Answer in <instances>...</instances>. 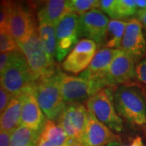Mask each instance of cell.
I'll list each match as a JSON object with an SVG mask.
<instances>
[{
    "label": "cell",
    "mask_w": 146,
    "mask_h": 146,
    "mask_svg": "<svg viewBox=\"0 0 146 146\" xmlns=\"http://www.w3.org/2000/svg\"><path fill=\"white\" fill-rule=\"evenodd\" d=\"M127 24V22L121 20H111L110 21L105 38L106 48L120 49Z\"/></svg>",
    "instance_id": "obj_20"
},
{
    "label": "cell",
    "mask_w": 146,
    "mask_h": 146,
    "mask_svg": "<svg viewBox=\"0 0 146 146\" xmlns=\"http://www.w3.org/2000/svg\"><path fill=\"white\" fill-rule=\"evenodd\" d=\"M65 146H84L82 144V142L80 141H68V144Z\"/></svg>",
    "instance_id": "obj_35"
},
{
    "label": "cell",
    "mask_w": 146,
    "mask_h": 146,
    "mask_svg": "<svg viewBox=\"0 0 146 146\" xmlns=\"http://www.w3.org/2000/svg\"><path fill=\"white\" fill-rule=\"evenodd\" d=\"M119 50V49H109L106 47L99 50L94 55L88 68L80 76L99 84L102 89L110 88L108 81V72Z\"/></svg>",
    "instance_id": "obj_11"
},
{
    "label": "cell",
    "mask_w": 146,
    "mask_h": 146,
    "mask_svg": "<svg viewBox=\"0 0 146 146\" xmlns=\"http://www.w3.org/2000/svg\"><path fill=\"white\" fill-rule=\"evenodd\" d=\"M11 1H2L0 3V29H7V21L10 15Z\"/></svg>",
    "instance_id": "obj_26"
},
{
    "label": "cell",
    "mask_w": 146,
    "mask_h": 146,
    "mask_svg": "<svg viewBox=\"0 0 146 146\" xmlns=\"http://www.w3.org/2000/svg\"><path fill=\"white\" fill-rule=\"evenodd\" d=\"M11 132L0 131V146H11Z\"/></svg>",
    "instance_id": "obj_32"
},
{
    "label": "cell",
    "mask_w": 146,
    "mask_h": 146,
    "mask_svg": "<svg viewBox=\"0 0 146 146\" xmlns=\"http://www.w3.org/2000/svg\"><path fill=\"white\" fill-rule=\"evenodd\" d=\"M17 43L11 36L7 29H0V53H8L18 51Z\"/></svg>",
    "instance_id": "obj_25"
},
{
    "label": "cell",
    "mask_w": 146,
    "mask_h": 146,
    "mask_svg": "<svg viewBox=\"0 0 146 146\" xmlns=\"http://www.w3.org/2000/svg\"><path fill=\"white\" fill-rule=\"evenodd\" d=\"M117 112L131 124H146V99L137 85H118L113 89Z\"/></svg>",
    "instance_id": "obj_2"
},
{
    "label": "cell",
    "mask_w": 146,
    "mask_h": 146,
    "mask_svg": "<svg viewBox=\"0 0 146 146\" xmlns=\"http://www.w3.org/2000/svg\"><path fill=\"white\" fill-rule=\"evenodd\" d=\"M60 85L63 99L66 105L87 102L90 97L102 89L99 84L92 80L84 78L81 76H74L63 73Z\"/></svg>",
    "instance_id": "obj_6"
},
{
    "label": "cell",
    "mask_w": 146,
    "mask_h": 146,
    "mask_svg": "<svg viewBox=\"0 0 146 146\" xmlns=\"http://www.w3.org/2000/svg\"><path fill=\"white\" fill-rule=\"evenodd\" d=\"M97 50V43L90 39H83L76 45L63 61V68L68 72L77 75L86 70Z\"/></svg>",
    "instance_id": "obj_12"
},
{
    "label": "cell",
    "mask_w": 146,
    "mask_h": 146,
    "mask_svg": "<svg viewBox=\"0 0 146 146\" xmlns=\"http://www.w3.org/2000/svg\"><path fill=\"white\" fill-rule=\"evenodd\" d=\"M22 97L23 106L21 111V125L42 132L46 121L34 94V89L23 94Z\"/></svg>",
    "instance_id": "obj_15"
},
{
    "label": "cell",
    "mask_w": 146,
    "mask_h": 146,
    "mask_svg": "<svg viewBox=\"0 0 146 146\" xmlns=\"http://www.w3.org/2000/svg\"><path fill=\"white\" fill-rule=\"evenodd\" d=\"M71 11L68 7V1L50 0L46 1L37 12V19L40 23H47L57 26L66 15Z\"/></svg>",
    "instance_id": "obj_17"
},
{
    "label": "cell",
    "mask_w": 146,
    "mask_h": 146,
    "mask_svg": "<svg viewBox=\"0 0 146 146\" xmlns=\"http://www.w3.org/2000/svg\"><path fill=\"white\" fill-rule=\"evenodd\" d=\"M117 3L118 0H102L100 1L99 9L102 12L104 11L108 16L114 18V20L117 19Z\"/></svg>",
    "instance_id": "obj_27"
},
{
    "label": "cell",
    "mask_w": 146,
    "mask_h": 146,
    "mask_svg": "<svg viewBox=\"0 0 146 146\" xmlns=\"http://www.w3.org/2000/svg\"><path fill=\"white\" fill-rule=\"evenodd\" d=\"M68 7L71 12L82 15L94 9H99L100 1L98 0H70Z\"/></svg>",
    "instance_id": "obj_23"
},
{
    "label": "cell",
    "mask_w": 146,
    "mask_h": 146,
    "mask_svg": "<svg viewBox=\"0 0 146 146\" xmlns=\"http://www.w3.org/2000/svg\"><path fill=\"white\" fill-rule=\"evenodd\" d=\"M137 11L138 7L136 4V0H118L116 20L133 16L137 13Z\"/></svg>",
    "instance_id": "obj_24"
},
{
    "label": "cell",
    "mask_w": 146,
    "mask_h": 146,
    "mask_svg": "<svg viewBox=\"0 0 146 146\" xmlns=\"http://www.w3.org/2000/svg\"><path fill=\"white\" fill-rule=\"evenodd\" d=\"M55 29L57 40L56 59L58 62H61L78 43L80 36V15L75 12L68 13L60 21Z\"/></svg>",
    "instance_id": "obj_8"
},
{
    "label": "cell",
    "mask_w": 146,
    "mask_h": 146,
    "mask_svg": "<svg viewBox=\"0 0 146 146\" xmlns=\"http://www.w3.org/2000/svg\"><path fill=\"white\" fill-rule=\"evenodd\" d=\"M36 146H53L49 141H46L45 139L42 138L41 136L39 137V141H38V143Z\"/></svg>",
    "instance_id": "obj_34"
},
{
    "label": "cell",
    "mask_w": 146,
    "mask_h": 146,
    "mask_svg": "<svg viewBox=\"0 0 146 146\" xmlns=\"http://www.w3.org/2000/svg\"><path fill=\"white\" fill-rule=\"evenodd\" d=\"M40 136L53 146H65L68 142V137L64 130L52 120L46 122Z\"/></svg>",
    "instance_id": "obj_22"
},
{
    "label": "cell",
    "mask_w": 146,
    "mask_h": 146,
    "mask_svg": "<svg viewBox=\"0 0 146 146\" xmlns=\"http://www.w3.org/2000/svg\"><path fill=\"white\" fill-rule=\"evenodd\" d=\"M0 131H1V129H0Z\"/></svg>",
    "instance_id": "obj_37"
},
{
    "label": "cell",
    "mask_w": 146,
    "mask_h": 146,
    "mask_svg": "<svg viewBox=\"0 0 146 146\" xmlns=\"http://www.w3.org/2000/svg\"><path fill=\"white\" fill-rule=\"evenodd\" d=\"M136 60L128 54L120 50L114 58L108 72L110 88L118 85H136Z\"/></svg>",
    "instance_id": "obj_10"
},
{
    "label": "cell",
    "mask_w": 146,
    "mask_h": 146,
    "mask_svg": "<svg viewBox=\"0 0 146 146\" xmlns=\"http://www.w3.org/2000/svg\"><path fill=\"white\" fill-rule=\"evenodd\" d=\"M115 141H120L119 136L89 114L81 141L84 145L105 146Z\"/></svg>",
    "instance_id": "obj_16"
},
{
    "label": "cell",
    "mask_w": 146,
    "mask_h": 146,
    "mask_svg": "<svg viewBox=\"0 0 146 146\" xmlns=\"http://www.w3.org/2000/svg\"><path fill=\"white\" fill-rule=\"evenodd\" d=\"M136 16L138 18V21L142 24V25H144L146 28V9L137 11Z\"/></svg>",
    "instance_id": "obj_33"
},
{
    "label": "cell",
    "mask_w": 146,
    "mask_h": 146,
    "mask_svg": "<svg viewBox=\"0 0 146 146\" xmlns=\"http://www.w3.org/2000/svg\"><path fill=\"white\" fill-rule=\"evenodd\" d=\"M136 76L138 82L146 86V57L141 59L136 65Z\"/></svg>",
    "instance_id": "obj_28"
},
{
    "label": "cell",
    "mask_w": 146,
    "mask_h": 146,
    "mask_svg": "<svg viewBox=\"0 0 146 146\" xmlns=\"http://www.w3.org/2000/svg\"><path fill=\"white\" fill-rule=\"evenodd\" d=\"M106 146H145V145L141 136H137L135 138H133L129 144L123 145L120 141H115V142L110 143L109 145H107Z\"/></svg>",
    "instance_id": "obj_30"
},
{
    "label": "cell",
    "mask_w": 146,
    "mask_h": 146,
    "mask_svg": "<svg viewBox=\"0 0 146 146\" xmlns=\"http://www.w3.org/2000/svg\"><path fill=\"white\" fill-rule=\"evenodd\" d=\"M23 97H13L5 110L0 115V129L12 132L21 126Z\"/></svg>",
    "instance_id": "obj_18"
},
{
    "label": "cell",
    "mask_w": 146,
    "mask_h": 146,
    "mask_svg": "<svg viewBox=\"0 0 146 146\" xmlns=\"http://www.w3.org/2000/svg\"><path fill=\"white\" fill-rule=\"evenodd\" d=\"M89 115L87 108L81 103L66 105L57 121L67 134L68 141H82Z\"/></svg>",
    "instance_id": "obj_7"
},
{
    "label": "cell",
    "mask_w": 146,
    "mask_h": 146,
    "mask_svg": "<svg viewBox=\"0 0 146 146\" xmlns=\"http://www.w3.org/2000/svg\"><path fill=\"white\" fill-rule=\"evenodd\" d=\"M109 19L100 9H94L80 15V35L102 45L105 42Z\"/></svg>",
    "instance_id": "obj_13"
},
{
    "label": "cell",
    "mask_w": 146,
    "mask_h": 146,
    "mask_svg": "<svg viewBox=\"0 0 146 146\" xmlns=\"http://www.w3.org/2000/svg\"><path fill=\"white\" fill-rule=\"evenodd\" d=\"M37 31L48 57L50 61L54 63V58H56L57 50L55 26L47 23H40Z\"/></svg>",
    "instance_id": "obj_19"
},
{
    "label": "cell",
    "mask_w": 146,
    "mask_h": 146,
    "mask_svg": "<svg viewBox=\"0 0 146 146\" xmlns=\"http://www.w3.org/2000/svg\"><path fill=\"white\" fill-rule=\"evenodd\" d=\"M17 46L26 58L36 83L51 76L57 72L54 63L50 61L44 49L37 29L26 42L17 43Z\"/></svg>",
    "instance_id": "obj_4"
},
{
    "label": "cell",
    "mask_w": 146,
    "mask_h": 146,
    "mask_svg": "<svg viewBox=\"0 0 146 146\" xmlns=\"http://www.w3.org/2000/svg\"><path fill=\"white\" fill-rule=\"evenodd\" d=\"M40 131H36L25 126H19L11 135V146H36Z\"/></svg>",
    "instance_id": "obj_21"
},
{
    "label": "cell",
    "mask_w": 146,
    "mask_h": 146,
    "mask_svg": "<svg viewBox=\"0 0 146 146\" xmlns=\"http://www.w3.org/2000/svg\"><path fill=\"white\" fill-rule=\"evenodd\" d=\"M136 85H137V86H138V87L141 89V90L142 91V94H143L144 97L145 98V99H146V86L145 85L142 84H141L140 82H137Z\"/></svg>",
    "instance_id": "obj_36"
},
{
    "label": "cell",
    "mask_w": 146,
    "mask_h": 146,
    "mask_svg": "<svg viewBox=\"0 0 146 146\" xmlns=\"http://www.w3.org/2000/svg\"><path fill=\"white\" fill-rule=\"evenodd\" d=\"M63 72L57 70L53 76L36 82L34 94L42 112L48 120L58 119L66 104L61 93V77Z\"/></svg>",
    "instance_id": "obj_3"
},
{
    "label": "cell",
    "mask_w": 146,
    "mask_h": 146,
    "mask_svg": "<svg viewBox=\"0 0 146 146\" xmlns=\"http://www.w3.org/2000/svg\"><path fill=\"white\" fill-rule=\"evenodd\" d=\"M12 96L0 86V115L5 110L12 99Z\"/></svg>",
    "instance_id": "obj_29"
},
{
    "label": "cell",
    "mask_w": 146,
    "mask_h": 146,
    "mask_svg": "<svg viewBox=\"0 0 146 146\" xmlns=\"http://www.w3.org/2000/svg\"><path fill=\"white\" fill-rule=\"evenodd\" d=\"M120 50L128 54L136 62L143 58L146 51V42L143 25L137 19H131L127 22Z\"/></svg>",
    "instance_id": "obj_14"
},
{
    "label": "cell",
    "mask_w": 146,
    "mask_h": 146,
    "mask_svg": "<svg viewBox=\"0 0 146 146\" xmlns=\"http://www.w3.org/2000/svg\"><path fill=\"white\" fill-rule=\"evenodd\" d=\"M36 81L22 53L11 52L10 61L0 77V86L12 97H19L34 89Z\"/></svg>",
    "instance_id": "obj_1"
},
{
    "label": "cell",
    "mask_w": 146,
    "mask_h": 146,
    "mask_svg": "<svg viewBox=\"0 0 146 146\" xmlns=\"http://www.w3.org/2000/svg\"><path fill=\"white\" fill-rule=\"evenodd\" d=\"M11 52L0 53V77L10 61Z\"/></svg>",
    "instance_id": "obj_31"
},
{
    "label": "cell",
    "mask_w": 146,
    "mask_h": 146,
    "mask_svg": "<svg viewBox=\"0 0 146 146\" xmlns=\"http://www.w3.org/2000/svg\"><path fill=\"white\" fill-rule=\"evenodd\" d=\"M114 88H104L97 92L87 100L86 107L90 115L110 130L121 132L123 125L122 119L115 109L113 97Z\"/></svg>",
    "instance_id": "obj_5"
},
{
    "label": "cell",
    "mask_w": 146,
    "mask_h": 146,
    "mask_svg": "<svg viewBox=\"0 0 146 146\" xmlns=\"http://www.w3.org/2000/svg\"><path fill=\"white\" fill-rule=\"evenodd\" d=\"M7 29L16 43L26 42L36 29L31 13L15 2H11Z\"/></svg>",
    "instance_id": "obj_9"
}]
</instances>
